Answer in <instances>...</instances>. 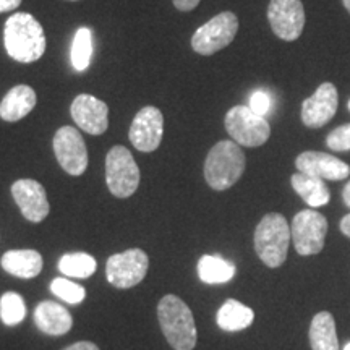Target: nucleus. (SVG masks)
<instances>
[{
    "mask_svg": "<svg viewBox=\"0 0 350 350\" xmlns=\"http://www.w3.org/2000/svg\"><path fill=\"white\" fill-rule=\"evenodd\" d=\"M26 317V306L23 297L16 292H7L0 299V319L3 325L15 326L20 325Z\"/></svg>",
    "mask_w": 350,
    "mask_h": 350,
    "instance_id": "a878e982",
    "label": "nucleus"
},
{
    "mask_svg": "<svg viewBox=\"0 0 350 350\" xmlns=\"http://www.w3.org/2000/svg\"><path fill=\"white\" fill-rule=\"evenodd\" d=\"M38 96L28 85L12 88L0 103V119L5 122H18L25 119L36 107Z\"/></svg>",
    "mask_w": 350,
    "mask_h": 350,
    "instance_id": "a211bd4d",
    "label": "nucleus"
},
{
    "mask_svg": "<svg viewBox=\"0 0 350 350\" xmlns=\"http://www.w3.org/2000/svg\"><path fill=\"white\" fill-rule=\"evenodd\" d=\"M93 55V34L86 26L77 29L72 44V65L77 72H85L90 67Z\"/></svg>",
    "mask_w": 350,
    "mask_h": 350,
    "instance_id": "393cba45",
    "label": "nucleus"
},
{
    "mask_svg": "<svg viewBox=\"0 0 350 350\" xmlns=\"http://www.w3.org/2000/svg\"><path fill=\"white\" fill-rule=\"evenodd\" d=\"M255 252L268 268H279L287 260L292 240L291 226L279 213H269L261 219L255 230Z\"/></svg>",
    "mask_w": 350,
    "mask_h": 350,
    "instance_id": "20e7f679",
    "label": "nucleus"
},
{
    "mask_svg": "<svg viewBox=\"0 0 350 350\" xmlns=\"http://www.w3.org/2000/svg\"><path fill=\"white\" fill-rule=\"evenodd\" d=\"M73 120L83 131L90 135H103L109 126V107L104 100L91 94H78L73 99L72 107Z\"/></svg>",
    "mask_w": 350,
    "mask_h": 350,
    "instance_id": "dca6fc26",
    "label": "nucleus"
},
{
    "mask_svg": "<svg viewBox=\"0 0 350 350\" xmlns=\"http://www.w3.org/2000/svg\"><path fill=\"white\" fill-rule=\"evenodd\" d=\"M292 242L299 255H318L325 247L327 234V219L314 209L297 213L291 226Z\"/></svg>",
    "mask_w": 350,
    "mask_h": 350,
    "instance_id": "6e6552de",
    "label": "nucleus"
},
{
    "mask_svg": "<svg viewBox=\"0 0 350 350\" xmlns=\"http://www.w3.org/2000/svg\"><path fill=\"white\" fill-rule=\"evenodd\" d=\"M342 350H350V342H349V344H345V347H344Z\"/></svg>",
    "mask_w": 350,
    "mask_h": 350,
    "instance_id": "c9c22d12",
    "label": "nucleus"
},
{
    "mask_svg": "<svg viewBox=\"0 0 350 350\" xmlns=\"http://www.w3.org/2000/svg\"><path fill=\"white\" fill-rule=\"evenodd\" d=\"M5 273L21 279H33L41 274L42 256L36 250H10L0 260Z\"/></svg>",
    "mask_w": 350,
    "mask_h": 350,
    "instance_id": "6ab92c4d",
    "label": "nucleus"
},
{
    "mask_svg": "<svg viewBox=\"0 0 350 350\" xmlns=\"http://www.w3.org/2000/svg\"><path fill=\"white\" fill-rule=\"evenodd\" d=\"M198 275L209 286L226 284L235 275V265L217 255H204L198 261Z\"/></svg>",
    "mask_w": 350,
    "mask_h": 350,
    "instance_id": "5701e85b",
    "label": "nucleus"
},
{
    "mask_svg": "<svg viewBox=\"0 0 350 350\" xmlns=\"http://www.w3.org/2000/svg\"><path fill=\"white\" fill-rule=\"evenodd\" d=\"M34 323L47 336H64L72 329L73 318L65 306L57 301H41L34 308Z\"/></svg>",
    "mask_w": 350,
    "mask_h": 350,
    "instance_id": "f3484780",
    "label": "nucleus"
},
{
    "mask_svg": "<svg viewBox=\"0 0 350 350\" xmlns=\"http://www.w3.org/2000/svg\"><path fill=\"white\" fill-rule=\"evenodd\" d=\"M161 331L174 350H193L196 345L195 318L191 310L177 295H165L157 305Z\"/></svg>",
    "mask_w": 350,
    "mask_h": 350,
    "instance_id": "f03ea898",
    "label": "nucleus"
},
{
    "mask_svg": "<svg viewBox=\"0 0 350 350\" xmlns=\"http://www.w3.org/2000/svg\"><path fill=\"white\" fill-rule=\"evenodd\" d=\"M150 268L148 255L139 248L117 253L107 260V281L117 288H130L138 286Z\"/></svg>",
    "mask_w": 350,
    "mask_h": 350,
    "instance_id": "1a4fd4ad",
    "label": "nucleus"
},
{
    "mask_svg": "<svg viewBox=\"0 0 350 350\" xmlns=\"http://www.w3.org/2000/svg\"><path fill=\"white\" fill-rule=\"evenodd\" d=\"M237 31V15L232 12H222L196 29L191 38V47L200 55H213L229 46Z\"/></svg>",
    "mask_w": 350,
    "mask_h": 350,
    "instance_id": "0eeeda50",
    "label": "nucleus"
},
{
    "mask_svg": "<svg viewBox=\"0 0 350 350\" xmlns=\"http://www.w3.org/2000/svg\"><path fill=\"white\" fill-rule=\"evenodd\" d=\"M64 350H99V347L93 342H88V340H81V342H75Z\"/></svg>",
    "mask_w": 350,
    "mask_h": 350,
    "instance_id": "2f4dec72",
    "label": "nucleus"
},
{
    "mask_svg": "<svg viewBox=\"0 0 350 350\" xmlns=\"http://www.w3.org/2000/svg\"><path fill=\"white\" fill-rule=\"evenodd\" d=\"M164 135V116L154 106H146L131 122L130 142L142 152H152L159 148Z\"/></svg>",
    "mask_w": 350,
    "mask_h": 350,
    "instance_id": "f8f14e48",
    "label": "nucleus"
},
{
    "mask_svg": "<svg viewBox=\"0 0 350 350\" xmlns=\"http://www.w3.org/2000/svg\"><path fill=\"white\" fill-rule=\"evenodd\" d=\"M96 268H98V265H96L94 258L83 252L67 253L59 261L60 273L68 275V278L88 279L96 273Z\"/></svg>",
    "mask_w": 350,
    "mask_h": 350,
    "instance_id": "b1692460",
    "label": "nucleus"
},
{
    "mask_svg": "<svg viewBox=\"0 0 350 350\" xmlns=\"http://www.w3.org/2000/svg\"><path fill=\"white\" fill-rule=\"evenodd\" d=\"M342 2H344V7L347 8V12L350 13V0H342Z\"/></svg>",
    "mask_w": 350,
    "mask_h": 350,
    "instance_id": "f704fd0d",
    "label": "nucleus"
},
{
    "mask_svg": "<svg viewBox=\"0 0 350 350\" xmlns=\"http://www.w3.org/2000/svg\"><path fill=\"white\" fill-rule=\"evenodd\" d=\"M342 200H344L345 206L350 208V180L345 183V187H344V190H342Z\"/></svg>",
    "mask_w": 350,
    "mask_h": 350,
    "instance_id": "72a5a7b5",
    "label": "nucleus"
},
{
    "mask_svg": "<svg viewBox=\"0 0 350 350\" xmlns=\"http://www.w3.org/2000/svg\"><path fill=\"white\" fill-rule=\"evenodd\" d=\"M12 196L25 219L34 224L42 222L51 211L46 190L41 183L33 178H20L13 183Z\"/></svg>",
    "mask_w": 350,
    "mask_h": 350,
    "instance_id": "4468645a",
    "label": "nucleus"
},
{
    "mask_svg": "<svg viewBox=\"0 0 350 350\" xmlns=\"http://www.w3.org/2000/svg\"><path fill=\"white\" fill-rule=\"evenodd\" d=\"M217 325L221 329L235 332L247 329L255 319V313L250 306L240 304V301L229 299L217 312Z\"/></svg>",
    "mask_w": 350,
    "mask_h": 350,
    "instance_id": "4be33fe9",
    "label": "nucleus"
},
{
    "mask_svg": "<svg viewBox=\"0 0 350 350\" xmlns=\"http://www.w3.org/2000/svg\"><path fill=\"white\" fill-rule=\"evenodd\" d=\"M3 44L7 54L20 64H33L46 52V33L42 25L29 13H13L5 21Z\"/></svg>",
    "mask_w": 350,
    "mask_h": 350,
    "instance_id": "f257e3e1",
    "label": "nucleus"
},
{
    "mask_svg": "<svg viewBox=\"0 0 350 350\" xmlns=\"http://www.w3.org/2000/svg\"><path fill=\"white\" fill-rule=\"evenodd\" d=\"M174 7L180 12H191L193 8L198 7L201 0H172Z\"/></svg>",
    "mask_w": 350,
    "mask_h": 350,
    "instance_id": "c756f323",
    "label": "nucleus"
},
{
    "mask_svg": "<svg viewBox=\"0 0 350 350\" xmlns=\"http://www.w3.org/2000/svg\"><path fill=\"white\" fill-rule=\"evenodd\" d=\"M247 159L240 144L222 139L214 144L204 161V178L216 191L234 187L245 172Z\"/></svg>",
    "mask_w": 350,
    "mask_h": 350,
    "instance_id": "7ed1b4c3",
    "label": "nucleus"
},
{
    "mask_svg": "<svg viewBox=\"0 0 350 350\" xmlns=\"http://www.w3.org/2000/svg\"><path fill=\"white\" fill-rule=\"evenodd\" d=\"M51 292L70 305L81 304L86 297L85 287L73 281H68V279L65 278H55L54 281L51 282Z\"/></svg>",
    "mask_w": 350,
    "mask_h": 350,
    "instance_id": "bb28decb",
    "label": "nucleus"
},
{
    "mask_svg": "<svg viewBox=\"0 0 350 350\" xmlns=\"http://www.w3.org/2000/svg\"><path fill=\"white\" fill-rule=\"evenodd\" d=\"M226 130L240 146L256 148L271 137L269 122L248 106H234L226 113Z\"/></svg>",
    "mask_w": 350,
    "mask_h": 350,
    "instance_id": "39448f33",
    "label": "nucleus"
},
{
    "mask_svg": "<svg viewBox=\"0 0 350 350\" xmlns=\"http://www.w3.org/2000/svg\"><path fill=\"white\" fill-rule=\"evenodd\" d=\"M106 183L117 198H130L139 185V169L125 146H113L106 156Z\"/></svg>",
    "mask_w": 350,
    "mask_h": 350,
    "instance_id": "423d86ee",
    "label": "nucleus"
},
{
    "mask_svg": "<svg viewBox=\"0 0 350 350\" xmlns=\"http://www.w3.org/2000/svg\"><path fill=\"white\" fill-rule=\"evenodd\" d=\"M54 154L57 163L70 175H81L88 167V150L81 133L73 126H62L55 131Z\"/></svg>",
    "mask_w": 350,
    "mask_h": 350,
    "instance_id": "9d476101",
    "label": "nucleus"
},
{
    "mask_svg": "<svg viewBox=\"0 0 350 350\" xmlns=\"http://www.w3.org/2000/svg\"><path fill=\"white\" fill-rule=\"evenodd\" d=\"M291 183L292 188L295 190V193L300 195V198L304 200L310 208L326 206V204L329 203V188L326 187L325 180H321V178L297 172L292 175Z\"/></svg>",
    "mask_w": 350,
    "mask_h": 350,
    "instance_id": "aec40b11",
    "label": "nucleus"
},
{
    "mask_svg": "<svg viewBox=\"0 0 350 350\" xmlns=\"http://www.w3.org/2000/svg\"><path fill=\"white\" fill-rule=\"evenodd\" d=\"M347 109L350 111V99H349V103H347Z\"/></svg>",
    "mask_w": 350,
    "mask_h": 350,
    "instance_id": "e433bc0d",
    "label": "nucleus"
},
{
    "mask_svg": "<svg viewBox=\"0 0 350 350\" xmlns=\"http://www.w3.org/2000/svg\"><path fill=\"white\" fill-rule=\"evenodd\" d=\"M295 167L299 172L321 178V180H345L350 175V165L339 157L319 151H305L297 156Z\"/></svg>",
    "mask_w": 350,
    "mask_h": 350,
    "instance_id": "2eb2a0df",
    "label": "nucleus"
},
{
    "mask_svg": "<svg viewBox=\"0 0 350 350\" xmlns=\"http://www.w3.org/2000/svg\"><path fill=\"white\" fill-rule=\"evenodd\" d=\"M268 20L275 36L282 41H295L305 26V8L301 0H271Z\"/></svg>",
    "mask_w": 350,
    "mask_h": 350,
    "instance_id": "9b49d317",
    "label": "nucleus"
},
{
    "mask_svg": "<svg viewBox=\"0 0 350 350\" xmlns=\"http://www.w3.org/2000/svg\"><path fill=\"white\" fill-rule=\"evenodd\" d=\"M248 107H250L255 113H258V116L265 117L266 113L271 111V96L266 93V91H255V93L250 96V104H248Z\"/></svg>",
    "mask_w": 350,
    "mask_h": 350,
    "instance_id": "c85d7f7f",
    "label": "nucleus"
},
{
    "mask_svg": "<svg viewBox=\"0 0 350 350\" xmlns=\"http://www.w3.org/2000/svg\"><path fill=\"white\" fill-rule=\"evenodd\" d=\"M23 0H0V13L13 12L21 5Z\"/></svg>",
    "mask_w": 350,
    "mask_h": 350,
    "instance_id": "7c9ffc66",
    "label": "nucleus"
},
{
    "mask_svg": "<svg viewBox=\"0 0 350 350\" xmlns=\"http://www.w3.org/2000/svg\"><path fill=\"white\" fill-rule=\"evenodd\" d=\"M327 148L336 152L350 151V124L340 125L326 137Z\"/></svg>",
    "mask_w": 350,
    "mask_h": 350,
    "instance_id": "cd10ccee",
    "label": "nucleus"
},
{
    "mask_svg": "<svg viewBox=\"0 0 350 350\" xmlns=\"http://www.w3.org/2000/svg\"><path fill=\"white\" fill-rule=\"evenodd\" d=\"M339 106V94L332 83H323L313 96L301 104V122L308 129H321L336 116Z\"/></svg>",
    "mask_w": 350,
    "mask_h": 350,
    "instance_id": "ddd939ff",
    "label": "nucleus"
},
{
    "mask_svg": "<svg viewBox=\"0 0 350 350\" xmlns=\"http://www.w3.org/2000/svg\"><path fill=\"white\" fill-rule=\"evenodd\" d=\"M310 345L312 350H340L334 317L329 312H319L310 325Z\"/></svg>",
    "mask_w": 350,
    "mask_h": 350,
    "instance_id": "412c9836",
    "label": "nucleus"
},
{
    "mask_svg": "<svg viewBox=\"0 0 350 350\" xmlns=\"http://www.w3.org/2000/svg\"><path fill=\"white\" fill-rule=\"evenodd\" d=\"M340 232L345 235V237L350 239V213L347 214V216H344L342 219H340Z\"/></svg>",
    "mask_w": 350,
    "mask_h": 350,
    "instance_id": "473e14b6",
    "label": "nucleus"
}]
</instances>
